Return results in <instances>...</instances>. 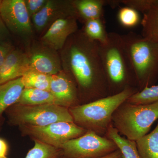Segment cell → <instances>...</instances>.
Listing matches in <instances>:
<instances>
[{"label":"cell","instance_id":"1","mask_svg":"<svg viewBox=\"0 0 158 158\" xmlns=\"http://www.w3.org/2000/svg\"><path fill=\"white\" fill-rule=\"evenodd\" d=\"M60 56L62 69L72 77L83 92L98 98L106 96L107 82L98 43L78 30L69 37L60 51Z\"/></svg>","mask_w":158,"mask_h":158},{"label":"cell","instance_id":"2","mask_svg":"<svg viewBox=\"0 0 158 158\" xmlns=\"http://www.w3.org/2000/svg\"><path fill=\"white\" fill-rule=\"evenodd\" d=\"M99 50L111 95L127 87L138 86L135 72L121 34L108 33L106 42L99 44Z\"/></svg>","mask_w":158,"mask_h":158},{"label":"cell","instance_id":"3","mask_svg":"<svg viewBox=\"0 0 158 158\" xmlns=\"http://www.w3.org/2000/svg\"><path fill=\"white\" fill-rule=\"evenodd\" d=\"M138 91L135 87H127L116 94L97 99L86 104L74 106L69 112L74 122L82 127L87 128L98 134L106 132L115 111Z\"/></svg>","mask_w":158,"mask_h":158},{"label":"cell","instance_id":"4","mask_svg":"<svg viewBox=\"0 0 158 158\" xmlns=\"http://www.w3.org/2000/svg\"><path fill=\"white\" fill-rule=\"evenodd\" d=\"M122 36L139 90L154 85L158 79V43L134 32Z\"/></svg>","mask_w":158,"mask_h":158},{"label":"cell","instance_id":"5","mask_svg":"<svg viewBox=\"0 0 158 158\" xmlns=\"http://www.w3.org/2000/svg\"><path fill=\"white\" fill-rule=\"evenodd\" d=\"M158 119V102L135 105L125 102L113 114V126L131 141H137L147 135Z\"/></svg>","mask_w":158,"mask_h":158},{"label":"cell","instance_id":"6","mask_svg":"<svg viewBox=\"0 0 158 158\" xmlns=\"http://www.w3.org/2000/svg\"><path fill=\"white\" fill-rule=\"evenodd\" d=\"M13 116L15 121L23 126L43 127L58 122H74L68 108L56 105H16Z\"/></svg>","mask_w":158,"mask_h":158},{"label":"cell","instance_id":"7","mask_svg":"<svg viewBox=\"0 0 158 158\" xmlns=\"http://www.w3.org/2000/svg\"><path fill=\"white\" fill-rule=\"evenodd\" d=\"M60 149L71 158H96L118 148L112 140L88 130L83 135L63 143Z\"/></svg>","mask_w":158,"mask_h":158},{"label":"cell","instance_id":"8","mask_svg":"<svg viewBox=\"0 0 158 158\" xmlns=\"http://www.w3.org/2000/svg\"><path fill=\"white\" fill-rule=\"evenodd\" d=\"M23 126L26 132L35 139L59 148L66 141L83 135L87 131L74 122H58L43 127Z\"/></svg>","mask_w":158,"mask_h":158},{"label":"cell","instance_id":"9","mask_svg":"<svg viewBox=\"0 0 158 158\" xmlns=\"http://www.w3.org/2000/svg\"><path fill=\"white\" fill-rule=\"evenodd\" d=\"M0 15L10 33L26 40L33 37L34 29L24 0L0 1Z\"/></svg>","mask_w":158,"mask_h":158},{"label":"cell","instance_id":"10","mask_svg":"<svg viewBox=\"0 0 158 158\" xmlns=\"http://www.w3.org/2000/svg\"><path fill=\"white\" fill-rule=\"evenodd\" d=\"M70 17L76 18L72 0H47L44 7L31 19L34 31L41 33L57 20Z\"/></svg>","mask_w":158,"mask_h":158},{"label":"cell","instance_id":"11","mask_svg":"<svg viewBox=\"0 0 158 158\" xmlns=\"http://www.w3.org/2000/svg\"><path fill=\"white\" fill-rule=\"evenodd\" d=\"M27 53L32 70L50 76L57 74L62 70V62L58 52L40 42L34 44Z\"/></svg>","mask_w":158,"mask_h":158},{"label":"cell","instance_id":"12","mask_svg":"<svg viewBox=\"0 0 158 158\" xmlns=\"http://www.w3.org/2000/svg\"><path fill=\"white\" fill-rule=\"evenodd\" d=\"M78 31L77 20L70 17L57 20L43 35L40 42L54 50L60 51L69 37Z\"/></svg>","mask_w":158,"mask_h":158},{"label":"cell","instance_id":"13","mask_svg":"<svg viewBox=\"0 0 158 158\" xmlns=\"http://www.w3.org/2000/svg\"><path fill=\"white\" fill-rule=\"evenodd\" d=\"M73 80L63 69L51 76L49 91L66 108L74 106L78 100L77 91Z\"/></svg>","mask_w":158,"mask_h":158},{"label":"cell","instance_id":"14","mask_svg":"<svg viewBox=\"0 0 158 158\" xmlns=\"http://www.w3.org/2000/svg\"><path fill=\"white\" fill-rule=\"evenodd\" d=\"M30 69L27 53L15 49L0 67V85L22 77Z\"/></svg>","mask_w":158,"mask_h":158},{"label":"cell","instance_id":"15","mask_svg":"<svg viewBox=\"0 0 158 158\" xmlns=\"http://www.w3.org/2000/svg\"><path fill=\"white\" fill-rule=\"evenodd\" d=\"M76 17L84 23L95 19H104V7L109 6L106 0H72Z\"/></svg>","mask_w":158,"mask_h":158},{"label":"cell","instance_id":"16","mask_svg":"<svg viewBox=\"0 0 158 158\" xmlns=\"http://www.w3.org/2000/svg\"><path fill=\"white\" fill-rule=\"evenodd\" d=\"M141 13L143 18L141 35L145 39L158 43V0H147Z\"/></svg>","mask_w":158,"mask_h":158},{"label":"cell","instance_id":"17","mask_svg":"<svg viewBox=\"0 0 158 158\" xmlns=\"http://www.w3.org/2000/svg\"><path fill=\"white\" fill-rule=\"evenodd\" d=\"M24 89L22 77L0 85V116L7 108L16 103Z\"/></svg>","mask_w":158,"mask_h":158},{"label":"cell","instance_id":"18","mask_svg":"<svg viewBox=\"0 0 158 158\" xmlns=\"http://www.w3.org/2000/svg\"><path fill=\"white\" fill-rule=\"evenodd\" d=\"M15 104L27 106L52 104L64 106L50 91L33 88H24Z\"/></svg>","mask_w":158,"mask_h":158},{"label":"cell","instance_id":"19","mask_svg":"<svg viewBox=\"0 0 158 158\" xmlns=\"http://www.w3.org/2000/svg\"><path fill=\"white\" fill-rule=\"evenodd\" d=\"M109 139L113 141L120 151L123 158H141L137 149L135 141L122 137L118 131L111 125L106 132Z\"/></svg>","mask_w":158,"mask_h":158},{"label":"cell","instance_id":"20","mask_svg":"<svg viewBox=\"0 0 158 158\" xmlns=\"http://www.w3.org/2000/svg\"><path fill=\"white\" fill-rule=\"evenodd\" d=\"M135 142L141 158H158V123L153 131Z\"/></svg>","mask_w":158,"mask_h":158},{"label":"cell","instance_id":"21","mask_svg":"<svg viewBox=\"0 0 158 158\" xmlns=\"http://www.w3.org/2000/svg\"><path fill=\"white\" fill-rule=\"evenodd\" d=\"M81 30L89 39L98 44L105 43L107 40L109 33L106 30L104 19L87 21L84 23Z\"/></svg>","mask_w":158,"mask_h":158},{"label":"cell","instance_id":"22","mask_svg":"<svg viewBox=\"0 0 158 158\" xmlns=\"http://www.w3.org/2000/svg\"><path fill=\"white\" fill-rule=\"evenodd\" d=\"M51 76L30 69L22 77L24 88L49 91Z\"/></svg>","mask_w":158,"mask_h":158},{"label":"cell","instance_id":"23","mask_svg":"<svg viewBox=\"0 0 158 158\" xmlns=\"http://www.w3.org/2000/svg\"><path fill=\"white\" fill-rule=\"evenodd\" d=\"M132 104H148L158 102V85L145 87L134 94L126 102Z\"/></svg>","mask_w":158,"mask_h":158},{"label":"cell","instance_id":"24","mask_svg":"<svg viewBox=\"0 0 158 158\" xmlns=\"http://www.w3.org/2000/svg\"><path fill=\"white\" fill-rule=\"evenodd\" d=\"M35 144L27 154L25 158H57L60 148L49 145L35 139Z\"/></svg>","mask_w":158,"mask_h":158},{"label":"cell","instance_id":"25","mask_svg":"<svg viewBox=\"0 0 158 158\" xmlns=\"http://www.w3.org/2000/svg\"><path fill=\"white\" fill-rule=\"evenodd\" d=\"M118 19L120 24L127 28L134 27L140 22L139 12L128 6H125L119 9Z\"/></svg>","mask_w":158,"mask_h":158},{"label":"cell","instance_id":"26","mask_svg":"<svg viewBox=\"0 0 158 158\" xmlns=\"http://www.w3.org/2000/svg\"><path fill=\"white\" fill-rule=\"evenodd\" d=\"M30 17L37 14L45 6L47 0H24Z\"/></svg>","mask_w":158,"mask_h":158},{"label":"cell","instance_id":"27","mask_svg":"<svg viewBox=\"0 0 158 158\" xmlns=\"http://www.w3.org/2000/svg\"><path fill=\"white\" fill-rule=\"evenodd\" d=\"M15 48L9 41L0 43V67Z\"/></svg>","mask_w":158,"mask_h":158},{"label":"cell","instance_id":"28","mask_svg":"<svg viewBox=\"0 0 158 158\" xmlns=\"http://www.w3.org/2000/svg\"><path fill=\"white\" fill-rule=\"evenodd\" d=\"M10 34L0 15V43L9 41Z\"/></svg>","mask_w":158,"mask_h":158},{"label":"cell","instance_id":"29","mask_svg":"<svg viewBox=\"0 0 158 158\" xmlns=\"http://www.w3.org/2000/svg\"><path fill=\"white\" fill-rule=\"evenodd\" d=\"M8 146L6 141L2 139H0V157H6Z\"/></svg>","mask_w":158,"mask_h":158},{"label":"cell","instance_id":"30","mask_svg":"<svg viewBox=\"0 0 158 158\" xmlns=\"http://www.w3.org/2000/svg\"><path fill=\"white\" fill-rule=\"evenodd\" d=\"M122 155L120 151L118 149L113 152L110 153L109 154L100 157L96 158H122Z\"/></svg>","mask_w":158,"mask_h":158},{"label":"cell","instance_id":"31","mask_svg":"<svg viewBox=\"0 0 158 158\" xmlns=\"http://www.w3.org/2000/svg\"><path fill=\"white\" fill-rule=\"evenodd\" d=\"M0 158H8L6 157H0Z\"/></svg>","mask_w":158,"mask_h":158}]
</instances>
